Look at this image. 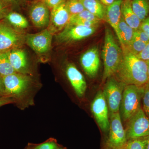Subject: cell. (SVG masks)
Listing matches in <instances>:
<instances>
[{"mask_svg":"<svg viewBox=\"0 0 149 149\" xmlns=\"http://www.w3.org/2000/svg\"><path fill=\"white\" fill-rule=\"evenodd\" d=\"M121 49L122 59L114 74L116 79L125 85L143 87L146 85L148 81L147 61L131 54L125 47Z\"/></svg>","mask_w":149,"mask_h":149,"instance_id":"6da1fadb","label":"cell"},{"mask_svg":"<svg viewBox=\"0 0 149 149\" xmlns=\"http://www.w3.org/2000/svg\"><path fill=\"white\" fill-rule=\"evenodd\" d=\"M122 54V49L116 42L111 30L106 28L102 52L104 65L102 83L114 75L121 61Z\"/></svg>","mask_w":149,"mask_h":149,"instance_id":"7a4b0ae2","label":"cell"},{"mask_svg":"<svg viewBox=\"0 0 149 149\" xmlns=\"http://www.w3.org/2000/svg\"><path fill=\"white\" fill-rule=\"evenodd\" d=\"M143 87L126 85L124 87L119 113L121 119L128 121L142 108Z\"/></svg>","mask_w":149,"mask_h":149,"instance_id":"3957f363","label":"cell"},{"mask_svg":"<svg viewBox=\"0 0 149 149\" xmlns=\"http://www.w3.org/2000/svg\"><path fill=\"white\" fill-rule=\"evenodd\" d=\"M109 132L106 149H123L127 139L119 112L110 114Z\"/></svg>","mask_w":149,"mask_h":149,"instance_id":"277c9868","label":"cell"},{"mask_svg":"<svg viewBox=\"0 0 149 149\" xmlns=\"http://www.w3.org/2000/svg\"><path fill=\"white\" fill-rule=\"evenodd\" d=\"M108 79L103 92L108 107L109 114L119 112L123 93L125 85L112 76Z\"/></svg>","mask_w":149,"mask_h":149,"instance_id":"5b68a950","label":"cell"},{"mask_svg":"<svg viewBox=\"0 0 149 149\" xmlns=\"http://www.w3.org/2000/svg\"><path fill=\"white\" fill-rule=\"evenodd\" d=\"M127 140L149 136V118L142 108L127 121Z\"/></svg>","mask_w":149,"mask_h":149,"instance_id":"8992f818","label":"cell"},{"mask_svg":"<svg viewBox=\"0 0 149 149\" xmlns=\"http://www.w3.org/2000/svg\"><path fill=\"white\" fill-rule=\"evenodd\" d=\"M91 111L102 131H109V110L103 92L99 91L91 105Z\"/></svg>","mask_w":149,"mask_h":149,"instance_id":"52a82bcc","label":"cell"},{"mask_svg":"<svg viewBox=\"0 0 149 149\" xmlns=\"http://www.w3.org/2000/svg\"><path fill=\"white\" fill-rule=\"evenodd\" d=\"M2 77L5 95L13 98L24 93L30 83L29 77L22 73L16 72Z\"/></svg>","mask_w":149,"mask_h":149,"instance_id":"ba28073f","label":"cell"},{"mask_svg":"<svg viewBox=\"0 0 149 149\" xmlns=\"http://www.w3.org/2000/svg\"><path fill=\"white\" fill-rule=\"evenodd\" d=\"M97 28L68 24L63 30L56 35V39L60 43L79 41L93 35Z\"/></svg>","mask_w":149,"mask_h":149,"instance_id":"9c48e42d","label":"cell"},{"mask_svg":"<svg viewBox=\"0 0 149 149\" xmlns=\"http://www.w3.org/2000/svg\"><path fill=\"white\" fill-rule=\"evenodd\" d=\"M22 40L21 34L8 24L0 21V53L15 49Z\"/></svg>","mask_w":149,"mask_h":149,"instance_id":"30bf717a","label":"cell"},{"mask_svg":"<svg viewBox=\"0 0 149 149\" xmlns=\"http://www.w3.org/2000/svg\"><path fill=\"white\" fill-rule=\"evenodd\" d=\"M52 33L46 29L36 34H27L26 43L35 52L43 54L47 52L52 47Z\"/></svg>","mask_w":149,"mask_h":149,"instance_id":"8fae6325","label":"cell"},{"mask_svg":"<svg viewBox=\"0 0 149 149\" xmlns=\"http://www.w3.org/2000/svg\"><path fill=\"white\" fill-rule=\"evenodd\" d=\"M65 2L50 10V18L48 29L52 34L61 31L69 22L70 15Z\"/></svg>","mask_w":149,"mask_h":149,"instance_id":"7c38bea8","label":"cell"},{"mask_svg":"<svg viewBox=\"0 0 149 149\" xmlns=\"http://www.w3.org/2000/svg\"><path fill=\"white\" fill-rule=\"evenodd\" d=\"M29 18L35 27L43 28L48 26L50 18V10L39 0L33 2L29 9Z\"/></svg>","mask_w":149,"mask_h":149,"instance_id":"4fadbf2b","label":"cell"},{"mask_svg":"<svg viewBox=\"0 0 149 149\" xmlns=\"http://www.w3.org/2000/svg\"><path fill=\"white\" fill-rule=\"evenodd\" d=\"M80 61L87 75L91 77H95L97 74L100 65L98 48L93 47L86 51L81 56Z\"/></svg>","mask_w":149,"mask_h":149,"instance_id":"5bb4252c","label":"cell"},{"mask_svg":"<svg viewBox=\"0 0 149 149\" xmlns=\"http://www.w3.org/2000/svg\"><path fill=\"white\" fill-rule=\"evenodd\" d=\"M66 74L77 95L80 97H83L87 89V83L83 74L72 64L67 67Z\"/></svg>","mask_w":149,"mask_h":149,"instance_id":"9a60e30c","label":"cell"},{"mask_svg":"<svg viewBox=\"0 0 149 149\" xmlns=\"http://www.w3.org/2000/svg\"><path fill=\"white\" fill-rule=\"evenodd\" d=\"M12 66L18 73L24 74L28 69V62L26 53L19 49H13L7 52Z\"/></svg>","mask_w":149,"mask_h":149,"instance_id":"2e32d148","label":"cell"},{"mask_svg":"<svg viewBox=\"0 0 149 149\" xmlns=\"http://www.w3.org/2000/svg\"><path fill=\"white\" fill-rule=\"evenodd\" d=\"M123 0H116L112 4L107 6L104 19L118 35V25L121 16V5Z\"/></svg>","mask_w":149,"mask_h":149,"instance_id":"e0dca14e","label":"cell"},{"mask_svg":"<svg viewBox=\"0 0 149 149\" xmlns=\"http://www.w3.org/2000/svg\"><path fill=\"white\" fill-rule=\"evenodd\" d=\"M121 11L122 17L129 26L134 31L140 29L142 22L132 10L131 1H123Z\"/></svg>","mask_w":149,"mask_h":149,"instance_id":"ac0fdd59","label":"cell"},{"mask_svg":"<svg viewBox=\"0 0 149 149\" xmlns=\"http://www.w3.org/2000/svg\"><path fill=\"white\" fill-rule=\"evenodd\" d=\"M134 30L129 26L121 16L118 25L117 37L121 48L127 47L133 40Z\"/></svg>","mask_w":149,"mask_h":149,"instance_id":"d6986e66","label":"cell"},{"mask_svg":"<svg viewBox=\"0 0 149 149\" xmlns=\"http://www.w3.org/2000/svg\"><path fill=\"white\" fill-rule=\"evenodd\" d=\"M85 9L99 19H104L106 8L100 0H80Z\"/></svg>","mask_w":149,"mask_h":149,"instance_id":"ffe728a7","label":"cell"},{"mask_svg":"<svg viewBox=\"0 0 149 149\" xmlns=\"http://www.w3.org/2000/svg\"><path fill=\"white\" fill-rule=\"evenodd\" d=\"M131 7L141 22L149 16V0H132Z\"/></svg>","mask_w":149,"mask_h":149,"instance_id":"44dd1931","label":"cell"},{"mask_svg":"<svg viewBox=\"0 0 149 149\" xmlns=\"http://www.w3.org/2000/svg\"><path fill=\"white\" fill-rule=\"evenodd\" d=\"M9 23L17 28L24 29L28 27V22L24 17L16 12L10 11L5 18Z\"/></svg>","mask_w":149,"mask_h":149,"instance_id":"7402d4cb","label":"cell"},{"mask_svg":"<svg viewBox=\"0 0 149 149\" xmlns=\"http://www.w3.org/2000/svg\"><path fill=\"white\" fill-rule=\"evenodd\" d=\"M16 72L10 62L7 52L0 53V75L3 77Z\"/></svg>","mask_w":149,"mask_h":149,"instance_id":"603a6c76","label":"cell"},{"mask_svg":"<svg viewBox=\"0 0 149 149\" xmlns=\"http://www.w3.org/2000/svg\"><path fill=\"white\" fill-rule=\"evenodd\" d=\"M149 136L127 140L123 149H147Z\"/></svg>","mask_w":149,"mask_h":149,"instance_id":"cb8c5ba5","label":"cell"},{"mask_svg":"<svg viewBox=\"0 0 149 149\" xmlns=\"http://www.w3.org/2000/svg\"><path fill=\"white\" fill-rule=\"evenodd\" d=\"M65 3L70 16L78 14L85 10L80 0H66Z\"/></svg>","mask_w":149,"mask_h":149,"instance_id":"d4e9b609","label":"cell"},{"mask_svg":"<svg viewBox=\"0 0 149 149\" xmlns=\"http://www.w3.org/2000/svg\"><path fill=\"white\" fill-rule=\"evenodd\" d=\"M146 45L147 43L133 37V40L129 45L124 47L126 48L131 54L137 56L143 50Z\"/></svg>","mask_w":149,"mask_h":149,"instance_id":"484cf974","label":"cell"},{"mask_svg":"<svg viewBox=\"0 0 149 149\" xmlns=\"http://www.w3.org/2000/svg\"><path fill=\"white\" fill-rule=\"evenodd\" d=\"M142 108L145 113L149 118V86L147 85L143 87Z\"/></svg>","mask_w":149,"mask_h":149,"instance_id":"4316f807","label":"cell"},{"mask_svg":"<svg viewBox=\"0 0 149 149\" xmlns=\"http://www.w3.org/2000/svg\"><path fill=\"white\" fill-rule=\"evenodd\" d=\"M100 22L91 21L83 19H70L68 24L70 25H80L88 27H97Z\"/></svg>","mask_w":149,"mask_h":149,"instance_id":"83f0119b","label":"cell"},{"mask_svg":"<svg viewBox=\"0 0 149 149\" xmlns=\"http://www.w3.org/2000/svg\"><path fill=\"white\" fill-rule=\"evenodd\" d=\"M70 18L83 19V20L91 21L100 22V19H99L94 15L86 10H85L78 14L71 15L70 16Z\"/></svg>","mask_w":149,"mask_h":149,"instance_id":"f1b7e54d","label":"cell"},{"mask_svg":"<svg viewBox=\"0 0 149 149\" xmlns=\"http://www.w3.org/2000/svg\"><path fill=\"white\" fill-rule=\"evenodd\" d=\"M133 37L139 39L146 43L149 42V38L147 34L142 29H139L134 31Z\"/></svg>","mask_w":149,"mask_h":149,"instance_id":"f546056e","label":"cell"},{"mask_svg":"<svg viewBox=\"0 0 149 149\" xmlns=\"http://www.w3.org/2000/svg\"><path fill=\"white\" fill-rule=\"evenodd\" d=\"M11 10L10 8L2 0H0V21L3 18H5L6 15L11 11Z\"/></svg>","mask_w":149,"mask_h":149,"instance_id":"4dcf8cb0","label":"cell"},{"mask_svg":"<svg viewBox=\"0 0 149 149\" xmlns=\"http://www.w3.org/2000/svg\"><path fill=\"white\" fill-rule=\"evenodd\" d=\"M58 148L55 142L49 141L36 146L33 149H57Z\"/></svg>","mask_w":149,"mask_h":149,"instance_id":"1f68e13d","label":"cell"},{"mask_svg":"<svg viewBox=\"0 0 149 149\" xmlns=\"http://www.w3.org/2000/svg\"><path fill=\"white\" fill-rule=\"evenodd\" d=\"M11 9L15 8H19L24 6L25 3L24 0H2Z\"/></svg>","mask_w":149,"mask_h":149,"instance_id":"d6a6232c","label":"cell"},{"mask_svg":"<svg viewBox=\"0 0 149 149\" xmlns=\"http://www.w3.org/2000/svg\"><path fill=\"white\" fill-rule=\"evenodd\" d=\"M42 2L49 8V9L56 7L57 6L61 4L63 2L65 1L66 0H39Z\"/></svg>","mask_w":149,"mask_h":149,"instance_id":"836d02e7","label":"cell"},{"mask_svg":"<svg viewBox=\"0 0 149 149\" xmlns=\"http://www.w3.org/2000/svg\"><path fill=\"white\" fill-rule=\"evenodd\" d=\"M137 56L145 61H149V42L147 44L143 50L137 55Z\"/></svg>","mask_w":149,"mask_h":149,"instance_id":"e575fe53","label":"cell"},{"mask_svg":"<svg viewBox=\"0 0 149 149\" xmlns=\"http://www.w3.org/2000/svg\"><path fill=\"white\" fill-rule=\"evenodd\" d=\"M15 102L14 98L9 96H4L0 97V107L4 105L12 103Z\"/></svg>","mask_w":149,"mask_h":149,"instance_id":"d590c367","label":"cell"},{"mask_svg":"<svg viewBox=\"0 0 149 149\" xmlns=\"http://www.w3.org/2000/svg\"><path fill=\"white\" fill-rule=\"evenodd\" d=\"M140 29L143 30L149 38V15L145 20L142 22Z\"/></svg>","mask_w":149,"mask_h":149,"instance_id":"8d00e7d4","label":"cell"},{"mask_svg":"<svg viewBox=\"0 0 149 149\" xmlns=\"http://www.w3.org/2000/svg\"><path fill=\"white\" fill-rule=\"evenodd\" d=\"M5 95L4 88L3 83V77L0 75V97Z\"/></svg>","mask_w":149,"mask_h":149,"instance_id":"74e56055","label":"cell"},{"mask_svg":"<svg viewBox=\"0 0 149 149\" xmlns=\"http://www.w3.org/2000/svg\"><path fill=\"white\" fill-rule=\"evenodd\" d=\"M101 2L104 5V6H110L116 0H100Z\"/></svg>","mask_w":149,"mask_h":149,"instance_id":"f35d334b","label":"cell"},{"mask_svg":"<svg viewBox=\"0 0 149 149\" xmlns=\"http://www.w3.org/2000/svg\"><path fill=\"white\" fill-rule=\"evenodd\" d=\"M148 63V81L147 83V85L149 86V61H147Z\"/></svg>","mask_w":149,"mask_h":149,"instance_id":"ab89813d","label":"cell"},{"mask_svg":"<svg viewBox=\"0 0 149 149\" xmlns=\"http://www.w3.org/2000/svg\"><path fill=\"white\" fill-rule=\"evenodd\" d=\"M147 149H149V137L148 141V146H147Z\"/></svg>","mask_w":149,"mask_h":149,"instance_id":"60d3db41","label":"cell"},{"mask_svg":"<svg viewBox=\"0 0 149 149\" xmlns=\"http://www.w3.org/2000/svg\"><path fill=\"white\" fill-rule=\"evenodd\" d=\"M57 149H63L62 148H58Z\"/></svg>","mask_w":149,"mask_h":149,"instance_id":"b9f144b4","label":"cell"},{"mask_svg":"<svg viewBox=\"0 0 149 149\" xmlns=\"http://www.w3.org/2000/svg\"><path fill=\"white\" fill-rule=\"evenodd\" d=\"M127 1H132V0H127Z\"/></svg>","mask_w":149,"mask_h":149,"instance_id":"7bdbcfd3","label":"cell"}]
</instances>
